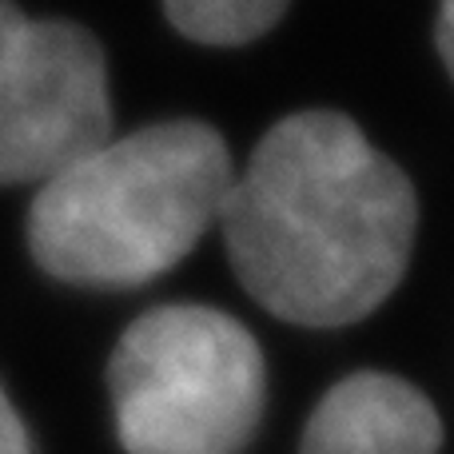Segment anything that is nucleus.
Instances as JSON below:
<instances>
[{
	"instance_id": "nucleus-1",
	"label": "nucleus",
	"mask_w": 454,
	"mask_h": 454,
	"mask_svg": "<svg viewBox=\"0 0 454 454\" xmlns=\"http://www.w3.org/2000/svg\"><path fill=\"white\" fill-rule=\"evenodd\" d=\"M419 204L343 112L279 120L231 180L220 231L235 279L275 319L299 327L359 323L399 287Z\"/></svg>"
},
{
	"instance_id": "nucleus-2",
	"label": "nucleus",
	"mask_w": 454,
	"mask_h": 454,
	"mask_svg": "<svg viewBox=\"0 0 454 454\" xmlns=\"http://www.w3.org/2000/svg\"><path fill=\"white\" fill-rule=\"evenodd\" d=\"M231 180V152L204 120L108 136L36 184L24 220L28 255L68 287H144L220 223Z\"/></svg>"
},
{
	"instance_id": "nucleus-3",
	"label": "nucleus",
	"mask_w": 454,
	"mask_h": 454,
	"mask_svg": "<svg viewBox=\"0 0 454 454\" xmlns=\"http://www.w3.org/2000/svg\"><path fill=\"white\" fill-rule=\"evenodd\" d=\"M108 395L128 454H239L263 415V351L235 315L164 303L120 335Z\"/></svg>"
},
{
	"instance_id": "nucleus-4",
	"label": "nucleus",
	"mask_w": 454,
	"mask_h": 454,
	"mask_svg": "<svg viewBox=\"0 0 454 454\" xmlns=\"http://www.w3.org/2000/svg\"><path fill=\"white\" fill-rule=\"evenodd\" d=\"M108 136L104 44L76 20L0 0V188L44 184Z\"/></svg>"
},
{
	"instance_id": "nucleus-5",
	"label": "nucleus",
	"mask_w": 454,
	"mask_h": 454,
	"mask_svg": "<svg viewBox=\"0 0 454 454\" xmlns=\"http://www.w3.org/2000/svg\"><path fill=\"white\" fill-rule=\"evenodd\" d=\"M439 447L442 423L419 387L359 371L323 395L299 454H439Z\"/></svg>"
},
{
	"instance_id": "nucleus-6",
	"label": "nucleus",
	"mask_w": 454,
	"mask_h": 454,
	"mask_svg": "<svg viewBox=\"0 0 454 454\" xmlns=\"http://www.w3.org/2000/svg\"><path fill=\"white\" fill-rule=\"evenodd\" d=\"M291 0H164V16L180 36L207 48H239L279 24Z\"/></svg>"
},
{
	"instance_id": "nucleus-7",
	"label": "nucleus",
	"mask_w": 454,
	"mask_h": 454,
	"mask_svg": "<svg viewBox=\"0 0 454 454\" xmlns=\"http://www.w3.org/2000/svg\"><path fill=\"white\" fill-rule=\"evenodd\" d=\"M0 454H36L28 427H24V419L16 415V407L4 395V387H0Z\"/></svg>"
},
{
	"instance_id": "nucleus-8",
	"label": "nucleus",
	"mask_w": 454,
	"mask_h": 454,
	"mask_svg": "<svg viewBox=\"0 0 454 454\" xmlns=\"http://www.w3.org/2000/svg\"><path fill=\"white\" fill-rule=\"evenodd\" d=\"M439 52H442V64L454 76V0H442L439 4Z\"/></svg>"
}]
</instances>
